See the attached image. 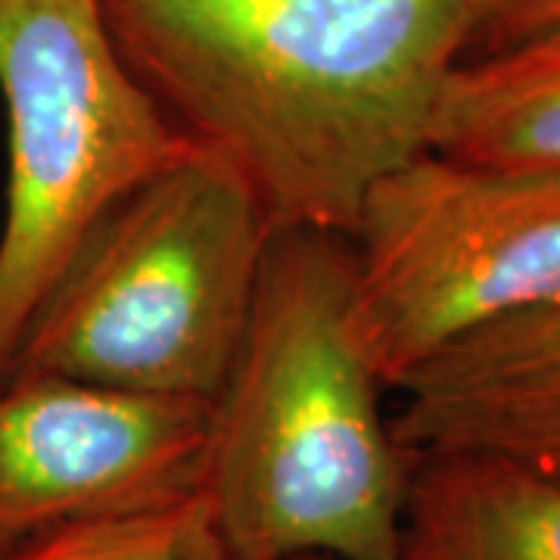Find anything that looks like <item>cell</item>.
Segmentation results:
<instances>
[{"label":"cell","mask_w":560,"mask_h":560,"mask_svg":"<svg viewBox=\"0 0 560 560\" xmlns=\"http://www.w3.org/2000/svg\"><path fill=\"white\" fill-rule=\"evenodd\" d=\"M180 138L224 160L275 234L349 237L371 187L430 150L474 40L467 0H101Z\"/></svg>","instance_id":"obj_1"},{"label":"cell","mask_w":560,"mask_h":560,"mask_svg":"<svg viewBox=\"0 0 560 560\" xmlns=\"http://www.w3.org/2000/svg\"><path fill=\"white\" fill-rule=\"evenodd\" d=\"M352 327V243L280 231L212 405L202 495L231 560H399L411 452Z\"/></svg>","instance_id":"obj_2"},{"label":"cell","mask_w":560,"mask_h":560,"mask_svg":"<svg viewBox=\"0 0 560 560\" xmlns=\"http://www.w3.org/2000/svg\"><path fill=\"white\" fill-rule=\"evenodd\" d=\"M271 241L275 228L246 180L184 140L62 265L10 377L215 405Z\"/></svg>","instance_id":"obj_3"},{"label":"cell","mask_w":560,"mask_h":560,"mask_svg":"<svg viewBox=\"0 0 560 560\" xmlns=\"http://www.w3.org/2000/svg\"><path fill=\"white\" fill-rule=\"evenodd\" d=\"M7 190L0 224V383L103 212L184 147L106 28L101 0H0Z\"/></svg>","instance_id":"obj_4"},{"label":"cell","mask_w":560,"mask_h":560,"mask_svg":"<svg viewBox=\"0 0 560 560\" xmlns=\"http://www.w3.org/2000/svg\"><path fill=\"white\" fill-rule=\"evenodd\" d=\"M352 243V327L386 389L492 324L560 302V178L420 153Z\"/></svg>","instance_id":"obj_5"},{"label":"cell","mask_w":560,"mask_h":560,"mask_svg":"<svg viewBox=\"0 0 560 560\" xmlns=\"http://www.w3.org/2000/svg\"><path fill=\"white\" fill-rule=\"evenodd\" d=\"M212 405L60 377L0 383V560L40 536L197 495Z\"/></svg>","instance_id":"obj_6"},{"label":"cell","mask_w":560,"mask_h":560,"mask_svg":"<svg viewBox=\"0 0 560 560\" xmlns=\"http://www.w3.org/2000/svg\"><path fill=\"white\" fill-rule=\"evenodd\" d=\"M396 393L405 452H489L560 477V302L448 346Z\"/></svg>","instance_id":"obj_7"},{"label":"cell","mask_w":560,"mask_h":560,"mask_svg":"<svg viewBox=\"0 0 560 560\" xmlns=\"http://www.w3.org/2000/svg\"><path fill=\"white\" fill-rule=\"evenodd\" d=\"M399 560H560V477L489 452H418Z\"/></svg>","instance_id":"obj_8"},{"label":"cell","mask_w":560,"mask_h":560,"mask_svg":"<svg viewBox=\"0 0 560 560\" xmlns=\"http://www.w3.org/2000/svg\"><path fill=\"white\" fill-rule=\"evenodd\" d=\"M430 153L560 178V32L464 57L436 103Z\"/></svg>","instance_id":"obj_9"},{"label":"cell","mask_w":560,"mask_h":560,"mask_svg":"<svg viewBox=\"0 0 560 560\" xmlns=\"http://www.w3.org/2000/svg\"><path fill=\"white\" fill-rule=\"evenodd\" d=\"M7 560H231L206 495L135 514L75 523L40 536Z\"/></svg>","instance_id":"obj_10"},{"label":"cell","mask_w":560,"mask_h":560,"mask_svg":"<svg viewBox=\"0 0 560 560\" xmlns=\"http://www.w3.org/2000/svg\"><path fill=\"white\" fill-rule=\"evenodd\" d=\"M467 10L474 22L467 57L560 32V0H467Z\"/></svg>","instance_id":"obj_11"},{"label":"cell","mask_w":560,"mask_h":560,"mask_svg":"<svg viewBox=\"0 0 560 560\" xmlns=\"http://www.w3.org/2000/svg\"><path fill=\"white\" fill-rule=\"evenodd\" d=\"M296 560H334V558H296Z\"/></svg>","instance_id":"obj_12"}]
</instances>
